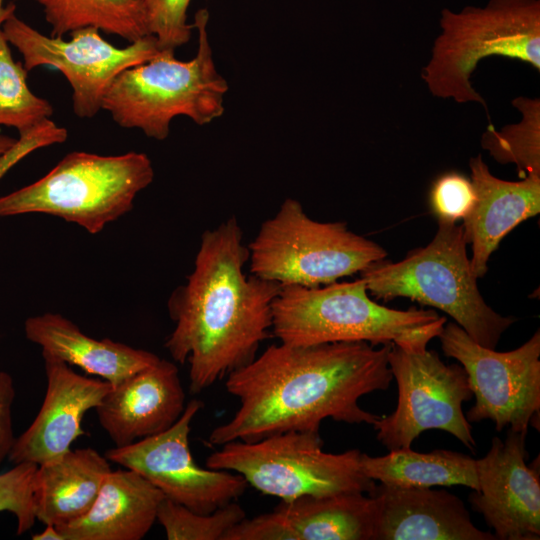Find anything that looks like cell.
Segmentation results:
<instances>
[{
	"instance_id": "obj_27",
	"label": "cell",
	"mask_w": 540,
	"mask_h": 540,
	"mask_svg": "<svg viewBox=\"0 0 540 540\" xmlns=\"http://www.w3.org/2000/svg\"><path fill=\"white\" fill-rule=\"evenodd\" d=\"M246 518V512L236 501L202 514L164 498L157 518L168 540H224L226 534Z\"/></svg>"
},
{
	"instance_id": "obj_12",
	"label": "cell",
	"mask_w": 540,
	"mask_h": 540,
	"mask_svg": "<svg viewBox=\"0 0 540 540\" xmlns=\"http://www.w3.org/2000/svg\"><path fill=\"white\" fill-rule=\"evenodd\" d=\"M1 29L9 44L21 53L27 71L47 66L64 75L73 91V111L79 118H93L102 110L104 95L121 72L151 60L161 51L153 35L117 48L94 27L71 32L68 41L46 36L15 12Z\"/></svg>"
},
{
	"instance_id": "obj_13",
	"label": "cell",
	"mask_w": 540,
	"mask_h": 540,
	"mask_svg": "<svg viewBox=\"0 0 540 540\" xmlns=\"http://www.w3.org/2000/svg\"><path fill=\"white\" fill-rule=\"evenodd\" d=\"M203 407L189 401L179 419L167 430L105 452L112 463L133 470L158 488L165 498L188 509L209 514L236 501L248 486L238 473L202 468L189 446L191 423Z\"/></svg>"
},
{
	"instance_id": "obj_4",
	"label": "cell",
	"mask_w": 540,
	"mask_h": 540,
	"mask_svg": "<svg viewBox=\"0 0 540 540\" xmlns=\"http://www.w3.org/2000/svg\"><path fill=\"white\" fill-rule=\"evenodd\" d=\"M208 11L195 14L196 55L175 58V50H161L151 60L121 72L106 91L102 110L123 128H136L153 139L165 140L170 123L186 116L206 125L224 113L228 83L217 71L207 33Z\"/></svg>"
},
{
	"instance_id": "obj_14",
	"label": "cell",
	"mask_w": 540,
	"mask_h": 540,
	"mask_svg": "<svg viewBox=\"0 0 540 540\" xmlns=\"http://www.w3.org/2000/svg\"><path fill=\"white\" fill-rule=\"evenodd\" d=\"M526 433L508 430L493 437L487 454L476 460L478 490L469 501L497 540L540 538L539 463L528 466Z\"/></svg>"
},
{
	"instance_id": "obj_32",
	"label": "cell",
	"mask_w": 540,
	"mask_h": 540,
	"mask_svg": "<svg viewBox=\"0 0 540 540\" xmlns=\"http://www.w3.org/2000/svg\"><path fill=\"white\" fill-rule=\"evenodd\" d=\"M24 156H26V152L20 146L11 149L0 161V178Z\"/></svg>"
},
{
	"instance_id": "obj_10",
	"label": "cell",
	"mask_w": 540,
	"mask_h": 540,
	"mask_svg": "<svg viewBox=\"0 0 540 540\" xmlns=\"http://www.w3.org/2000/svg\"><path fill=\"white\" fill-rule=\"evenodd\" d=\"M388 363L397 383V406L373 423L376 439L389 451L411 448L421 433L438 429L475 451L472 426L462 408L473 392L462 365L444 363L434 350L409 352L393 344Z\"/></svg>"
},
{
	"instance_id": "obj_20",
	"label": "cell",
	"mask_w": 540,
	"mask_h": 540,
	"mask_svg": "<svg viewBox=\"0 0 540 540\" xmlns=\"http://www.w3.org/2000/svg\"><path fill=\"white\" fill-rule=\"evenodd\" d=\"M164 498L139 473L111 470L89 511L57 528L65 540H141L155 523Z\"/></svg>"
},
{
	"instance_id": "obj_8",
	"label": "cell",
	"mask_w": 540,
	"mask_h": 540,
	"mask_svg": "<svg viewBox=\"0 0 540 540\" xmlns=\"http://www.w3.org/2000/svg\"><path fill=\"white\" fill-rule=\"evenodd\" d=\"M248 248L251 274L281 286L330 284L387 256L382 246L350 231L345 222L311 219L293 198L261 224Z\"/></svg>"
},
{
	"instance_id": "obj_30",
	"label": "cell",
	"mask_w": 540,
	"mask_h": 540,
	"mask_svg": "<svg viewBox=\"0 0 540 540\" xmlns=\"http://www.w3.org/2000/svg\"><path fill=\"white\" fill-rule=\"evenodd\" d=\"M476 194L466 176L455 172L440 175L430 190V206L438 221L456 223L472 209Z\"/></svg>"
},
{
	"instance_id": "obj_35",
	"label": "cell",
	"mask_w": 540,
	"mask_h": 540,
	"mask_svg": "<svg viewBox=\"0 0 540 540\" xmlns=\"http://www.w3.org/2000/svg\"><path fill=\"white\" fill-rule=\"evenodd\" d=\"M15 5L9 4L7 6L4 5V0H0V29L5 22V20L8 18V16L15 12Z\"/></svg>"
},
{
	"instance_id": "obj_7",
	"label": "cell",
	"mask_w": 540,
	"mask_h": 540,
	"mask_svg": "<svg viewBox=\"0 0 540 540\" xmlns=\"http://www.w3.org/2000/svg\"><path fill=\"white\" fill-rule=\"evenodd\" d=\"M153 178L152 162L144 153L74 151L42 178L0 196V217L48 214L96 234L128 213Z\"/></svg>"
},
{
	"instance_id": "obj_16",
	"label": "cell",
	"mask_w": 540,
	"mask_h": 540,
	"mask_svg": "<svg viewBox=\"0 0 540 540\" xmlns=\"http://www.w3.org/2000/svg\"><path fill=\"white\" fill-rule=\"evenodd\" d=\"M47 388L42 406L31 425L17 438L8 456L13 464L40 465L57 459L85 434V413L95 409L110 390L105 380L76 373L69 364L42 354Z\"/></svg>"
},
{
	"instance_id": "obj_2",
	"label": "cell",
	"mask_w": 540,
	"mask_h": 540,
	"mask_svg": "<svg viewBox=\"0 0 540 540\" xmlns=\"http://www.w3.org/2000/svg\"><path fill=\"white\" fill-rule=\"evenodd\" d=\"M249 248L236 217L201 236L194 268L168 300L175 327L164 344L189 365V390L201 393L256 356L272 330L281 285L247 276Z\"/></svg>"
},
{
	"instance_id": "obj_29",
	"label": "cell",
	"mask_w": 540,
	"mask_h": 540,
	"mask_svg": "<svg viewBox=\"0 0 540 540\" xmlns=\"http://www.w3.org/2000/svg\"><path fill=\"white\" fill-rule=\"evenodd\" d=\"M191 0H143L146 24L160 50H175L186 44L193 24L187 22Z\"/></svg>"
},
{
	"instance_id": "obj_24",
	"label": "cell",
	"mask_w": 540,
	"mask_h": 540,
	"mask_svg": "<svg viewBox=\"0 0 540 540\" xmlns=\"http://www.w3.org/2000/svg\"><path fill=\"white\" fill-rule=\"evenodd\" d=\"M41 6L51 36L94 27L129 43L149 34L143 0H29Z\"/></svg>"
},
{
	"instance_id": "obj_5",
	"label": "cell",
	"mask_w": 540,
	"mask_h": 540,
	"mask_svg": "<svg viewBox=\"0 0 540 540\" xmlns=\"http://www.w3.org/2000/svg\"><path fill=\"white\" fill-rule=\"evenodd\" d=\"M466 247L462 225L438 221V230L425 247L410 251L398 262H375L360 277L376 299L404 297L437 308L475 342L495 349L516 318L500 315L485 302Z\"/></svg>"
},
{
	"instance_id": "obj_34",
	"label": "cell",
	"mask_w": 540,
	"mask_h": 540,
	"mask_svg": "<svg viewBox=\"0 0 540 540\" xmlns=\"http://www.w3.org/2000/svg\"><path fill=\"white\" fill-rule=\"evenodd\" d=\"M18 140L0 134V161L17 144Z\"/></svg>"
},
{
	"instance_id": "obj_25",
	"label": "cell",
	"mask_w": 540,
	"mask_h": 540,
	"mask_svg": "<svg viewBox=\"0 0 540 540\" xmlns=\"http://www.w3.org/2000/svg\"><path fill=\"white\" fill-rule=\"evenodd\" d=\"M27 73L23 63L14 60L0 29V125L15 128L20 138L40 130L54 111L30 90Z\"/></svg>"
},
{
	"instance_id": "obj_18",
	"label": "cell",
	"mask_w": 540,
	"mask_h": 540,
	"mask_svg": "<svg viewBox=\"0 0 540 540\" xmlns=\"http://www.w3.org/2000/svg\"><path fill=\"white\" fill-rule=\"evenodd\" d=\"M373 540H497L476 527L463 501L445 489L376 485Z\"/></svg>"
},
{
	"instance_id": "obj_19",
	"label": "cell",
	"mask_w": 540,
	"mask_h": 540,
	"mask_svg": "<svg viewBox=\"0 0 540 540\" xmlns=\"http://www.w3.org/2000/svg\"><path fill=\"white\" fill-rule=\"evenodd\" d=\"M471 182L476 198L462 219L463 234L471 245V268L482 278L491 254L501 240L523 221L540 212V175L530 174L519 181H507L490 172L482 156L470 158Z\"/></svg>"
},
{
	"instance_id": "obj_21",
	"label": "cell",
	"mask_w": 540,
	"mask_h": 540,
	"mask_svg": "<svg viewBox=\"0 0 540 540\" xmlns=\"http://www.w3.org/2000/svg\"><path fill=\"white\" fill-rule=\"evenodd\" d=\"M24 332L28 340L41 347L42 354L75 365L112 386L159 360L157 355L143 349L108 338L94 339L58 313L27 318Z\"/></svg>"
},
{
	"instance_id": "obj_26",
	"label": "cell",
	"mask_w": 540,
	"mask_h": 540,
	"mask_svg": "<svg viewBox=\"0 0 540 540\" xmlns=\"http://www.w3.org/2000/svg\"><path fill=\"white\" fill-rule=\"evenodd\" d=\"M512 104L521 112V121L501 130L488 125L481 145L497 162L515 164L520 178L540 175V101L518 97Z\"/></svg>"
},
{
	"instance_id": "obj_33",
	"label": "cell",
	"mask_w": 540,
	"mask_h": 540,
	"mask_svg": "<svg viewBox=\"0 0 540 540\" xmlns=\"http://www.w3.org/2000/svg\"><path fill=\"white\" fill-rule=\"evenodd\" d=\"M33 540H65L58 528L52 524H45V529L32 535Z\"/></svg>"
},
{
	"instance_id": "obj_15",
	"label": "cell",
	"mask_w": 540,
	"mask_h": 540,
	"mask_svg": "<svg viewBox=\"0 0 540 540\" xmlns=\"http://www.w3.org/2000/svg\"><path fill=\"white\" fill-rule=\"evenodd\" d=\"M374 501L367 493L302 496L247 517L224 540H373Z\"/></svg>"
},
{
	"instance_id": "obj_23",
	"label": "cell",
	"mask_w": 540,
	"mask_h": 540,
	"mask_svg": "<svg viewBox=\"0 0 540 540\" xmlns=\"http://www.w3.org/2000/svg\"><path fill=\"white\" fill-rule=\"evenodd\" d=\"M360 467L368 478L388 486L432 488L463 485L478 490L476 459L450 450L419 453L404 448L375 457L361 453Z\"/></svg>"
},
{
	"instance_id": "obj_3",
	"label": "cell",
	"mask_w": 540,
	"mask_h": 540,
	"mask_svg": "<svg viewBox=\"0 0 540 540\" xmlns=\"http://www.w3.org/2000/svg\"><path fill=\"white\" fill-rule=\"evenodd\" d=\"M446 322L434 310L377 303L361 277L318 287L281 286L272 307V333L291 346L363 341L421 352Z\"/></svg>"
},
{
	"instance_id": "obj_31",
	"label": "cell",
	"mask_w": 540,
	"mask_h": 540,
	"mask_svg": "<svg viewBox=\"0 0 540 540\" xmlns=\"http://www.w3.org/2000/svg\"><path fill=\"white\" fill-rule=\"evenodd\" d=\"M15 385L12 376L0 371V465L8 458L15 441L12 421V406Z\"/></svg>"
},
{
	"instance_id": "obj_6",
	"label": "cell",
	"mask_w": 540,
	"mask_h": 540,
	"mask_svg": "<svg viewBox=\"0 0 540 540\" xmlns=\"http://www.w3.org/2000/svg\"><path fill=\"white\" fill-rule=\"evenodd\" d=\"M441 32L421 77L431 94L459 104L478 103L471 76L478 63L501 56L540 71V0H489L484 6L441 11Z\"/></svg>"
},
{
	"instance_id": "obj_17",
	"label": "cell",
	"mask_w": 540,
	"mask_h": 540,
	"mask_svg": "<svg viewBox=\"0 0 540 540\" xmlns=\"http://www.w3.org/2000/svg\"><path fill=\"white\" fill-rule=\"evenodd\" d=\"M177 366L161 359L112 386L95 408L115 447L132 444L170 428L185 409Z\"/></svg>"
},
{
	"instance_id": "obj_9",
	"label": "cell",
	"mask_w": 540,
	"mask_h": 540,
	"mask_svg": "<svg viewBox=\"0 0 540 540\" xmlns=\"http://www.w3.org/2000/svg\"><path fill=\"white\" fill-rule=\"evenodd\" d=\"M319 432L288 431L255 442L230 441L206 467L240 474L256 490L290 501L302 496L367 493L376 486L361 470L358 449L324 452Z\"/></svg>"
},
{
	"instance_id": "obj_28",
	"label": "cell",
	"mask_w": 540,
	"mask_h": 540,
	"mask_svg": "<svg viewBox=\"0 0 540 540\" xmlns=\"http://www.w3.org/2000/svg\"><path fill=\"white\" fill-rule=\"evenodd\" d=\"M37 466L21 462L0 474V512L14 514L17 535L30 530L36 521L33 486Z\"/></svg>"
},
{
	"instance_id": "obj_11",
	"label": "cell",
	"mask_w": 540,
	"mask_h": 540,
	"mask_svg": "<svg viewBox=\"0 0 540 540\" xmlns=\"http://www.w3.org/2000/svg\"><path fill=\"white\" fill-rule=\"evenodd\" d=\"M438 338L445 356L456 359L467 373L475 397L465 415L470 423L491 420L498 432L509 427L527 434L530 424L539 430V330L507 352L478 344L453 322L445 323Z\"/></svg>"
},
{
	"instance_id": "obj_22",
	"label": "cell",
	"mask_w": 540,
	"mask_h": 540,
	"mask_svg": "<svg viewBox=\"0 0 540 540\" xmlns=\"http://www.w3.org/2000/svg\"><path fill=\"white\" fill-rule=\"evenodd\" d=\"M110 461L91 447L70 449L37 466L33 501L36 520L61 526L86 514L94 504Z\"/></svg>"
},
{
	"instance_id": "obj_1",
	"label": "cell",
	"mask_w": 540,
	"mask_h": 540,
	"mask_svg": "<svg viewBox=\"0 0 540 540\" xmlns=\"http://www.w3.org/2000/svg\"><path fill=\"white\" fill-rule=\"evenodd\" d=\"M392 344L333 342L308 346L273 344L247 365L231 372L227 392L239 408L215 427L207 442H255L288 431L319 432L331 418L373 425L379 415L359 405L362 396L389 388Z\"/></svg>"
}]
</instances>
